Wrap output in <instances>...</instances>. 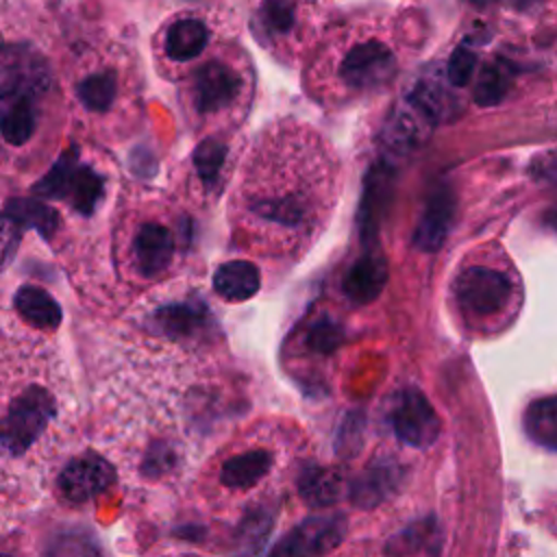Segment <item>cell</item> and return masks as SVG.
I'll use <instances>...</instances> for the list:
<instances>
[{"instance_id":"6da1fadb","label":"cell","mask_w":557,"mask_h":557,"mask_svg":"<svg viewBox=\"0 0 557 557\" xmlns=\"http://www.w3.org/2000/svg\"><path fill=\"white\" fill-rule=\"evenodd\" d=\"M400 28L383 11H357L329 30L320 63L350 94H370L394 81L400 67Z\"/></svg>"},{"instance_id":"7a4b0ae2","label":"cell","mask_w":557,"mask_h":557,"mask_svg":"<svg viewBox=\"0 0 557 557\" xmlns=\"http://www.w3.org/2000/svg\"><path fill=\"white\" fill-rule=\"evenodd\" d=\"M54 416L57 400L46 387H24L0 416V450L9 457H22L44 435Z\"/></svg>"},{"instance_id":"3957f363","label":"cell","mask_w":557,"mask_h":557,"mask_svg":"<svg viewBox=\"0 0 557 557\" xmlns=\"http://www.w3.org/2000/svg\"><path fill=\"white\" fill-rule=\"evenodd\" d=\"M246 89V63L231 57H211L191 72L187 98L196 113L213 115L235 104Z\"/></svg>"},{"instance_id":"277c9868","label":"cell","mask_w":557,"mask_h":557,"mask_svg":"<svg viewBox=\"0 0 557 557\" xmlns=\"http://www.w3.org/2000/svg\"><path fill=\"white\" fill-rule=\"evenodd\" d=\"M50 87V67L30 44L0 48V102L33 100Z\"/></svg>"},{"instance_id":"5b68a950","label":"cell","mask_w":557,"mask_h":557,"mask_svg":"<svg viewBox=\"0 0 557 557\" xmlns=\"http://www.w3.org/2000/svg\"><path fill=\"white\" fill-rule=\"evenodd\" d=\"M322 9L313 0H263L252 17V30L270 48L289 46L302 39V30L313 24Z\"/></svg>"},{"instance_id":"8992f818","label":"cell","mask_w":557,"mask_h":557,"mask_svg":"<svg viewBox=\"0 0 557 557\" xmlns=\"http://www.w3.org/2000/svg\"><path fill=\"white\" fill-rule=\"evenodd\" d=\"M457 305L472 315L485 318L500 313L511 298V281L487 265H470L455 281Z\"/></svg>"},{"instance_id":"52a82bcc","label":"cell","mask_w":557,"mask_h":557,"mask_svg":"<svg viewBox=\"0 0 557 557\" xmlns=\"http://www.w3.org/2000/svg\"><path fill=\"white\" fill-rule=\"evenodd\" d=\"M389 420L396 437L411 448H429L440 435V418L420 389H405Z\"/></svg>"},{"instance_id":"ba28073f","label":"cell","mask_w":557,"mask_h":557,"mask_svg":"<svg viewBox=\"0 0 557 557\" xmlns=\"http://www.w3.org/2000/svg\"><path fill=\"white\" fill-rule=\"evenodd\" d=\"M346 533V520L342 513H326L307 518L292 529L274 548V555H322L339 546Z\"/></svg>"},{"instance_id":"9c48e42d","label":"cell","mask_w":557,"mask_h":557,"mask_svg":"<svg viewBox=\"0 0 557 557\" xmlns=\"http://www.w3.org/2000/svg\"><path fill=\"white\" fill-rule=\"evenodd\" d=\"M113 481H115L113 466L96 453H85L74 457L61 470L57 485L67 500L85 503L102 494Z\"/></svg>"},{"instance_id":"30bf717a","label":"cell","mask_w":557,"mask_h":557,"mask_svg":"<svg viewBox=\"0 0 557 557\" xmlns=\"http://www.w3.org/2000/svg\"><path fill=\"white\" fill-rule=\"evenodd\" d=\"M209 26L205 20L191 13H178L168 20L159 33L161 54L170 63H191L209 46Z\"/></svg>"},{"instance_id":"8fae6325","label":"cell","mask_w":557,"mask_h":557,"mask_svg":"<svg viewBox=\"0 0 557 557\" xmlns=\"http://www.w3.org/2000/svg\"><path fill=\"white\" fill-rule=\"evenodd\" d=\"M431 124H435L416 100H407L400 107L394 109L389 115L385 131H383V144L389 152L403 154L411 148H416L429 133Z\"/></svg>"},{"instance_id":"7c38bea8","label":"cell","mask_w":557,"mask_h":557,"mask_svg":"<svg viewBox=\"0 0 557 557\" xmlns=\"http://www.w3.org/2000/svg\"><path fill=\"white\" fill-rule=\"evenodd\" d=\"M453 213H455L453 191L448 187H437L429 196L422 218L418 220L413 244L424 252H435L437 248H442L453 224Z\"/></svg>"},{"instance_id":"4fadbf2b","label":"cell","mask_w":557,"mask_h":557,"mask_svg":"<svg viewBox=\"0 0 557 557\" xmlns=\"http://www.w3.org/2000/svg\"><path fill=\"white\" fill-rule=\"evenodd\" d=\"M387 283V261L376 250V246H370L363 257H359L352 268L348 270L344 278V294L348 300L357 305L372 302Z\"/></svg>"},{"instance_id":"5bb4252c","label":"cell","mask_w":557,"mask_h":557,"mask_svg":"<svg viewBox=\"0 0 557 557\" xmlns=\"http://www.w3.org/2000/svg\"><path fill=\"white\" fill-rule=\"evenodd\" d=\"M403 468L392 459H379L357 476L348 490L350 500L357 507H376L400 487Z\"/></svg>"},{"instance_id":"9a60e30c","label":"cell","mask_w":557,"mask_h":557,"mask_svg":"<svg viewBox=\"0 0 557 557\" xmlns=\"http://www.w3.org/2000/svg\"><path fill=\"white\" fill-rule=\"evenodd\" d=\"M394 189V174L387 163H379L370 170L366 178L363 189V202H361V233L363 239H376L379 224L383 218V211L387 209V200Z\"/></svg>"},{"instance_id":"2e32d148","label":"cell","mask_w":557,"mask_h":557,"mask_svg":"<svg viewBox=\"0 0 557 557\" xmlns=\"http://www.w3.org/2000/svg\"><path fill=\"white\" fill-rule=\"evenodd\" d=\"M135 259L141 276L161 274L174 252L172 233L161 224H144L135 235Z\"/></svg>"},{"instance_id":"e0dca14e","label":"cell","mask_w":557,"mask_h":557,"mask_svg":"<svg viewBox=\"0 0 557 557\" xmlns=\"http://www.w3.org/2000/svg\"><path fill=\"white\" fill-rule=\"evenodd\" d=\"M261 287V276L255 263L250 261H226L213 274V289L231 302L252 298Z\"/></svg>"},{"instance_id":"ac0fdd59","label":"cell","mask_w":557,"mask_h":557,"mask_svg":"<svg viewBox=\"0 0 557 557\" xmlns=\"http://www.w3.org/2000/svg\"><path fill=\"white\" fill-rule=\"evenodd\" d=\"M13 307L24 322L44 331L57 329L63 318L59 302L46 289L35 285H22L13 296Z\"/></svg>"},{"instance_id":"d6986e66","label":"cell","mask_w":557,"mask_h":557,"mask_svg":"<svg viewBox=\"0 0 557 557\" xmlns=\"http://www.w3.org/2000/svg\"><path fill=\"white\" fill-rule=\"evenodd\" d=\"M298 492L311 507H329L346 492V481L337 470L311 466L298 476Z\"/></svg>"},{"instance_id":"ffe728a7","label":"cell","mask_w":557,"mask_h":557,"mask_svg":"<svg viewBox=\"0 0 557 557\" xmlns=\"http://www.w3.org/2000/svg\"><path fill=\"white\" fill-rule=\"evenodd\" d=\"M2 218L22 228H35L41 237L50 239L59 226V213L37 198H11L4 202Z\"/></svg>"},{"instance_id":"44dd1931","label":"cell","mask_w":557,"mask_h":557,"mask_svg":"<svg viewBox=\"0 0 557 557\" xmlns=\"http://www.w3.org/2000/svg\"><path fill=\"white\" fill-rule=\"evenodd\" d=\"M104 196V181L100 174H96L91 168L76 163L67 187H65V200L72 205L74 211H78L81 215H91L94 209L98 207V202Z\"/></svg>"},{"instance_id":"7402d4cb","label":"cell","mask_w":557,"mask_h":557,"mask_svg":"<svg viewBox=\"0 0 557 557\" xmlns=\"http://www.w3.org/2000/svg\"><path fill=\"white\" fill-rule=\"evenodd\" d=\"M270 466L272 455L268 450H248L226 459L220 479L226 487H250L270 470Z\"/></svg>"},{"instance_id":"603a6c76","label":"cell","mask_w":557,"mask_h":557,"mask_svg":"<svg viewBox=\"0 0 557 557\" xmlns=\"http://www.w3.org/2000/svg\"><path fill=\"white\" fill-rule=\"evenodd\" d=\"M207 309L196 302V300H189V302H181V305H168V307H161L154 311V324L172 335V337H181V335H189L191 331L200 329L205 322H207Z\"/></svg>"},{"instance_id":"cb8c5ba5","label":"cell","mask_w":557,"mask_h":557,"mask_svg":"<svg viewBox=\"0 0 557 557\" xmlns=\"http://www.w3.org/2000/svg\"><path fill=\"white\" fill-rule=\"evenodd\" d=\"M524 431L535 444L548 450L557 448V403L553 396L537 398L527 407Z\"/></svg>"},{"instance_id":"d4e9b609","label":"cell","mask_w":557,"mask_h":557,"mask_svg":"<svg viewBox=\"0 0 557 557\" xmlns=\"http://www.w3.org/2000/svg\"><path fill=\"white\" fill-rule=\"evenodd\" d=\"M442 548V533L437 520H418L396 537H392L387 550L389 553H411V555H435Z\"/></svg>"},{"instance_id":"484cf974","label":"cell","mask_w":557,"mask_h":557,"mask_svg":"<svg viewBox=\"0 0 557 557\" xmlns=\"http://www.w3.org/2000/svg\"><path fill=\"white\" fill-rule=\"evenodd\" d=\"M115 96H117V74L113 70L91 72L76 85V98L85 109L94 113L109 111Z\"/></svg>"},{"instance_id":"4316f807","label":"cell","mask_w":557,"mask_h":557,"mask_svg":"<svg viewBox=\"0 0 557 557\" xmlns=\"http://www.w3.org/2000/svg\"><path fill=\"white\" fill-rule=\"evenodd\" d=\"M35 120L37 117L33 100H15L7 107V111L0 117V133L9 144L22 146L35 133Z\"/></svg>"},{"instance_id":"83f0119b","label":"cell","mask_w":557,"mask_h":557,"mask_svg":"<svg viewBox=\"0 0 557 557\" xmlns=\"http://www.w3.org/2000/svg\"><path fill=\"white\" fill-rule=\"evenodd\" d=\"M76 148H70L67 152H63L57 163L48 170V174H44L35 185H33V194L39 198H50V200H59L65 196V187L70 181V174L74 170V165L78 163L76 157Z\"/></svg>"},{"instance_id":"f1b7e54d","label":"cell","mask_w":557,"mask_h":557,"mask_svg":"<svg viewBox=\"0 0 557 557\" xmlns=\"http://www.w3.org/2000/svg\"><path fill=\"white\" fill-rule=\"evenodd\" d=\"M224 157L226 146L220 139H205L202 144H198V148L194 150V165L205 185H211L218 178Z\"/></svg>"},{"instance_id":"f546056e","label":"cell","mask_w":557,"mask_h":557,"mask_svg":"<svg viewBox=\"0 0 557 557\" xmlns=\"http://www.w3.org/2000/svg\"><path fill=\"white\" fill-rule=\"evenodd\" d=\"M507 83H509V78H507L505 67H498V65L485 67L483 76H481L479 83H476L474 100H476L479 104H483V107H485V104H496V102L505 96Z\"/></svg>"},{"instance_id":"4dcf8cb0","label":"cell","mask_w":557,"mask_h":557,"mask_svg":"<svg viewBox=\"0 0 557 557\" xmlns=\"http://www.w3.org/2000/svg\"><path fill=\"white\" fill-rule=\"evenodd\" d=\"M344 342V329L339 324H335L329 318H322L318 322L311 324V329L307 331V344L311 350L315 352H331L335 350L339 344Z\"/></svg>"},{"instance_id":"1f68e13d","label":"cell","mask_w":557,"mask_h":557,"mask_svg":"<svg viewBox=\"0 0 557 557\" xmlns=\"http://www.w3.org/2000/svg\"><path fill=\"white\" fill-rule=\"evenodd\" d=\"M272 527V516H268L263 509L252 511L239 527V542L244 550H259L263 546V540Z\"/></svg>"},{"instance_id":"d6a6232c","label":"cell","mask_w":557,"mask_h":557,"mask_svg":"<svg viewBox=\"0 0 557 557\" xmlns=\"http://www.w3.org/2000/svg\"><path fill=\"white\" fill-rule=\"evenodd\" d=\"M474 63H476L474 52H470L466 48H457L450 57V63H448V81L455 87H463L472 76Z\"/></svg>"},{"instance_id":"836d02e7","label":"cell","mask_w":557,"mask_h":557,"mask_svg":"<svg viewBox=\"0 0 557 557\" xmlns=\"http://www.w3.org/2000/svg\"><path fill=\"white\" fill-rule=\"evenodd\" d=\"M163 459H172V450H150L146 457V472H161L168 468V463H163Z\"/></svg>"},{"instance_id":"e575fe53","label":"cell","mask_w":557,"mask_h":557,"mask_svg":"<svg viewBox=\"0 0 557 557\" xmlns=\"http://www.w3.org/2000/svg\"><path fill=\"white\" fill-rule=\"evenodd\" d=\"M470 2H476V4H483V2H490V0H470Z\"/></svg>"},{"instance_id":"d590c367","label":"cell","mask_w":557,"mask_h":557,"mask_svg":"<svg viewBox=\"0 0 557 557\" xmlns=\"http://www.w3.org/2000/svg\"><path fill=\"white\" fill-rule=\"evenodd\" d=\"M2 46H4V44H2V35H0V48H2Z\"/></svg>"}]
</instances>
